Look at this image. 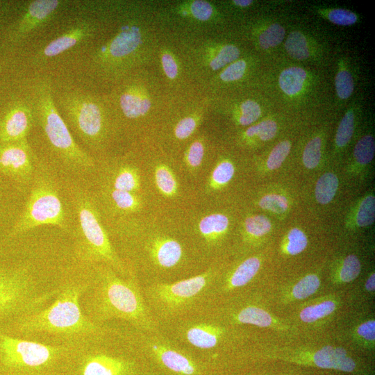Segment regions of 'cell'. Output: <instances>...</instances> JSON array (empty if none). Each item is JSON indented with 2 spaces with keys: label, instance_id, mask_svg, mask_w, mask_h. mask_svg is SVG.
I'll return each instance as SVG.
<instances>
[{
  "label": "cell",
  "instance_id": "1",
  "mask_svg": "<svg viewBox=\"0 0 375 375\" xmlns=\"http://www.w3.org/2000/svg\"><path fill=\"white\" fill-rule=\"evenodd\" d=\"M86 283L67 282L57 288L52 304L17 318L16 327L23 333H45L73 341L87 340L98 333V326L81 310L80 299L88 290Z\"/></svg>",
  "mask_w": 375,
  "mask_h": 375
},
{
  "label": "cell",
  "instance_id": "2",
  "mask_svg": "<svg viewBox=\"0 0 375 375\" xmlns=\"http://www.w3.org/2000/svg\"><path fill=\"white\" fill-rule=\"evenodd\" d=\"M53 87L47 77L36 79L28 99L35 122L42 128L53 151L70 167L88 169L94 165L92 158L74 140L55 103Z\"/></svg>",
  "mask_w": 375,
  "mask_h": 375
},
{
  "label": "cell",
  "instance_id": "3",
  "mask_svg": "<svg viewBox=\"0 0 375 375\" xmlns=\"http://www.w3.org/2000/svg\"><path fill=\"white\" fill-rule=\"evenodd\" d=\"M57 108L60 109L84 143L98 147L107 127L105 106L96 95L80 88L67 87L53 90Z\"/></svg>",
  "mask_w": 375,
  "mask_h": 375
},
{
  "label": "cell",
  "instance_id": "4",
  "mask_svg": "<svg viewBox=\"0 0 375 375\" xmlns=\"http://www.w3.org/2000/svg\"><path fill=\"white\" fill-rule=\"evenodd\" d=\"M96 277L92 305L97 318L143 322L145 312L142 298L131 281L119 278L108 268H100Z\"/></svg>",
  "mask_w": 375,
  "mask_h": 375
},
{
  "label": "cell",
  "instance_id": "5",
  "mask_svg": "<svg viewBox=\"0 0 375 375\" xmlns=\"http://www.w3.org/2000/svg\"><path fill=\"white\" fill-rule=\"evenodd\" d=\"M145 38L141 27L135 22L121 26L116 34L92 55L97 71L108 78H119L138 62Z\"/></svg>",
  "mask_w": 375,
  "mask_h": 375
},
{
  "label": "cell",
  "instance_id": "6",
  "mask_svg": "<svg viewBox=\"0 0 375 375\" xmlns=\"http://www.w3.org/2000/svg\"><path fill=\"white\" fill-rule=\"evenodd\" d=\"M57 289L40 292L31 274L25 268L0 271V321L17 317L42 308Z\"/></svg>",
  "mask_w": 375,
  "mask_h": 375
},
{
  "label": "cell",
  "instance_id": "7",
  "mask_svg": "<svg viewBox=\"0 0 375 375\" xmlns=\"http://www.w3.org/2000/svg\"><path fill=\"white\" fill-rule=\"evenodd\" d=\"M76 208L79 224L78 256L87 262L104 261L122 270V264L92 201L81 194L76 197Z\"/></svg>",
  "mask_w": 375,
  "mask_h": 375
},
{
  "label": "cell",
  "instance_id": "8",
  "mask_svg": "<svg viewBox=\"0 0 375 375\" xmlns=\"http://www.w3.org/2000/svg\"><path fill=\"white\" fill-rule=\"evenodd\" d=\"M42 225L65 228L62 201L53 183L47 180L35 183L12 234H21Z\"/></svg>",
  "mask_w": 375,
  "mask_h": 375
},
{
  "label": "cell",
  "instance_id": "9",
  "mask_svg": "<svg viewBox=\"0 0 375 375\" xmlns=\"http://www.w3.org/2000/svg\"><path fill=\"white\" fill-rule=\"evenodd\" d=\"M68 348L22 340L0 331V360L3 365L15 369H38L47 366Z\"/></svg>",
  "mask_w": 375,
  "mask_h": 375
},
{
  "label": "cell",
  "instance_id": "10",
  "mask_svg": "<svg viewBox=\"0 0 375 375\" xmlns=\"http://www.w3.org/2000/svg\"><path fill=\"white\" fill-rule=\"evenodd\" d=\"M97 30V24L88 17H81L56 38L41 47L34 53L35 65L43 64L92 38Z\"/></svg>",
  "mask_w": 375,
  "mask_h": 375
},
{
  "label": "cell",
  "instance_id": "11",
  "mask_svg": "<svg viewBox=\"0 0 375 375\" xmlns=\"http://www.w3.org/2000/svg\"><path fill=\"white\" fill-rule=\"evenodd\" d=\"M62 5L58 0H34L30 1L19 19L11 26L8 43L19 44L33 32L49 22Z\"/></svg>",
  "mask_w": 375,
  "mask_h": 375
},
{
  "label": "cell",
  "instance_id": "12",
  "mask_svg": "<svg viewBox=\"0 0 375 375\" xmlns=\"http://www.w3.org/2000/svg\"><path fill=\"white\" fill-rule=\"evenodd\" d=\"M34 122L33 111L28 98L12 101L0 119V144L27 140Z\"/></svg>",
  "mask_w": 375,
  "mask_h": 375
},
{
  "label": "cell",
  "instance_id": "13",
  "mask_svg": "<svg viewBox=\"0 0 375 375\" xmlns=\"http://www.w3.org/2000/svg\"><path fill=\"white\" fill-rule=\"evenodd\" d=\"M34 156L27 140L0 144V170L19 181L29 179Z\"/></svg>",
  "mask_w": 375,
  "mask_h": 375
},
{
  "label": "cell",
  "instance_id": "14",
  "mask_svg": "<svg viewBox=\"0 0 375 375\" xmlns=\"http://www.w3.org/2000/svg\"><path fill=\"white\" fill-rule=\"evenodd\" d=\"M287 360L322 369H331L346 372H353L356 367L354 360L342 347L325 346L312 353L292 356Z\"/></svg>",
  "mask_w": 375,
  "mask_h": 375
},
{
  "label": "cell",
  "instance_id": "15",
  "mask_svg": "<svg viewBox=\"0 0 375 375\" xmlns=\"http://www.w3.org/2000/svg\"><path fill=\"white\" fill-rule=\"evenodd\" d=\"M208 275L202 274L171 284H158L156 297L168 307H176L198 294L206 285Z\"/></svg>",
  "mask_w": 375,
  "mask_h": 375
},
{
  "label": "cell",
  "instance_id": "16",
  "mask_svg": "<svg viewBox=\"0 0 375 375\" xmlns=\"http://www.w3.org/2000/svg\"><path fill=\"white\" fill-rule=\"evenodd\" d=\"M118 103L123 115L131 119L145 115L151 106L147 91L136 84L125 86L119 95Z\"/></svg>",
  "mask_w": 375,
  "mask_h": 375
},
{
  "label": "cell",
  "instance_id": "17",
  "mask_svg": "<svg viewBox=\"0 0 375 375\" xmlns=\"http://www.w3.org/2000/svg\"><path fill=\"white\" fill-rule=\"evenodd\" d=\"M129 369V364L122 359L93 354L85 359L82 375H126Z\"/></svg>",
  "mask_w": 375,
  "mask_h": 375
},
{
  "label": "cell",
  "instance_id": "18",
  "mask_svg": "<svg viewBox=\"0 0 375 375\" xmlns=\"http://www.w3.org/2000/svg\"><path fill=\"white\" fill-rule=\"evenodd\" d=\"M311 76L304 68L298 66L288 67L278 76L279 88L288 97L294 99L306 92L310 84Z\"/></svg>",
  "mask_w": 375,
  "mask_h": 375
},
{
  "label": "cell",
  "instance_id": "19",
  "mask_svg": "<svg viewBox=\"0 0 375 375\" xmlns=\"http://www.w3.org/2000/svg\"><path fill=\"white\" fill-rule=\"evenodd\" d=\"M238 47L230 43H217L207 46L202 53L205 65L212 71L222 70L240 56Z\"/></svg>",
  "mask_w": 375,
  "mask_h": 375
},
{
  "label": "cell",
  "instance_id": "20",
  "mask_svg": "<svg viewBox=\"0 0 375 375\" xmlns=\"http://www.w3.org/2000/svg\"><path fill=\"white\" fill-rule=\"evenodd\" d=\"M151 350L161 363L169 369L183 375L196 374V365L183 354L162 345L153 344Z\"/></svg>",
  "mask_w": 375,
  "mask_h": 375
},
{
  "label": "cell",
  "instance_id": "21",
  "mask_svg": "<svg viewBox=\"0 0 375 375\" xmlns=\"http://www.w3.org/2000/svg\"><path fill=\"white\" fill-rule=\"evenodd\" d=\"M284 47L290 57L299 61L311 59L317 52V44L313 40L298 30L292 31L288 35Z\"/></svg>",
  "mask_w": 375,
  "mask_h": 375
},
{
  "label": "cell",
  "instance_id": "22",
  "mask_svg": "<svg viewBox=\"0 0 375 375\" xmlns=\"http://www.w3.org/2000/svg\"><path fill=\"white\" fill-rule=\"evenodd\" d=\"M152 254L160 266L170 268L179 262L183 254V249L176 240L162 238L157 240L153 243Z\"/></svg>",
  "mask_w": 375,
  "mask_h": 375
},
{
  "label": "cell",
  "instance_id": "23",
  "mask_svg": "<svg viewBox=\"0 0 375 375\" xmlns=\"http://www.w3.org/2000/svg\"><path fill=\"white\" fill-rule=\"evenodd\" d=\"M177 12L182 17L201 23L210 22L217 15V10L214 6L203 0L183 2L178 6Z\"/></svg>",
  "mask_w": 375,
  "mask_h": 375
},
{
  "label": "cell",
  "instance_id": "24",
  "mask_svg": "<svg viewBox=\"0 0 375 375\" xmlns=\"http://www.w3.org/2000/svg\"><path fill=\"white\" fill-rule=\"evenodd\" d=\"M222 330L217 326L200 324L189 328L186 333L188 342L200 349H210L218 342Z\"/></svg>",
  "mask_w": 375,
  "mask_h": 375
},
{
  "label": "cell",
  "instance_id": "25",
  "mask_svg": "<svg viewBox=\"0 0 375 375\" xmlns=\"http://www.w3.org/2000/svg\"><path fill=\"white\" fill-rule=\"evenodd\" d=\"M334 83L335 94L340 101H345L351 97L355 89V80L345 59L338 60Z\"/></svg>",
  "mask_w": 375,
  "mask_h": 375
},
{
  "label": "cell",
  "instance_id": "26",
  "mask_svg": "<svg viewBox=\"0 0 375 375\" xmlns=\"http://www.w3.org/2000/svg\"><path fill=\"white\" fill-rule=\"evenodd\" d=\"M358 109L357 104L351 105L341 119L335 137V144L337 148H344L350 142L356 127Z\"/></svg>",
  "mask_w": 375,
  "mask_h": 375
},
{
  "label": "cell",
  "instance_id": "27",
  "mask_svg": "<svg viewBox=\"0 0 375 375\" xmlns=\"http://www.w3.org/2000/svg\"><path fill=\"white\" fill-rule=\"evenodd\" d=\"M228 218L224 214L214 213L203 217L199 223L201 234L208 240H213L226 232Z\"/></svg>",
  "mask_w": 375,
  "mask_h": 375
},
{
  "label": "cell",
  "instance_id": "28",
  "mask_svg": "<svg viewBox=\"0 0 375 375\" xmlns=\"http://www.w3.org/2000/svg\"><path fill=\"white\" fill-rule=\"evenodd\" d=\"M314 10L318 15L337 26H349L359 21L358 15L347 8L315 7Z\"/></svg>",
  "mask_w": 375,
  "mask_h": 375
},
{
  "label": "cell",
  "instance_id": "29",
  "mask_svg": "<svg viewBox=\"0 0 375 375\" xmlns=\"http://www.w3.org/2000/svg\"><path fill=\"white\" fill-rule=\"evenodd\" d=\"M260 261L256 257H251L243 261L233 272L228 281L231 288H239L247 284L257 274Z\"/></svg>",
  "mask_w": 375,
  "mask_h": 375
},
{
  "label": "cell",
  "instance_id": "30",
  "mask_svg": "<svg viewBox=\"0 0 375 375\" xmlns=\"http://www.w3.org/2000/svg\"><path fill=\"white\" fill-rule=\"evenodd\" d=\"M233 118L240 126H251L262 115V107L256 101L244 99L233 108Z\"/></svg>",
  "mask_w": 375,
  "mask_h": 375
},
{
  "label": "cell",
  "instance_id": "31",
  "mask_svg": "<svg viewBox=\"0 0 375 375\" xmlns=\"http://www.w3.org/2000/svg\"><path fill=\"white\" fill-rule=\"evenodd\" d=\"M285 36V28L278 23H272L265 26L258 31L256 42L260 49L267 50L281 44Z\"/></svg>",
  "mask_w": 375,
  "mask_h": 375
},
{
  "label": "cell",
  "instance_id": "32",
  "mask_svg": "<svg viewBox=\"0 0 375 375\" xmlns=\"http://www.w3.org/2000/svg\"><path fill=\"white\" fill-rule=\"evenodd\" d=\"M339 185L335 174L327 172L322 175L316 183L315 197L321 204H327L334 198Z\"/></svg>",
  "mask_w": 375,
  "mask_h": 375
},
{
  "label": "cell",
  "instance_id": "33",
  "mask_svg": "<svg viewBox=\"0 0 375 375\" xmlns=\"http://www.w3.org/2000/svg\"><path fill=\"white\" fill-rule=\"evenodd\" d=\"M139 187V175L137 170L131 167H121L113 178L112 189L133 192Z\"/></svg>",
  "mask_w": 375,
  "mask_h": 375
},
{
  "label": "cell",
  "instance_id": "34",
  "mask_svg": "<svg viewBox=\"0 0 375 375\" xmlns=\"http://www.w3.org/2000/svg\"><path fill=\"white\" fill-rule=\"evenodd\" d=\"M237 321L241 324L255 325L259 327H268L272 324V315L265 310L256 307L248 306L237 315Z\"/></svg>",
  "mask_w": 375,
  "mask_h": 375
},
{
  "label": "cell",
  "instance_id": "35",
  "mask_svg": "<svg viewBox=\"0 0 375 375\" xmlns=\"http://www.w3.org/2000/svg\"><path fill=\"white\" fill-rule=\"evenodd\" d=\"M278 131V124L272 119H266L251 125L244 132L247 139H257L262 142L272 140Z\"/></svg>",
  "mask_w": 375,
  "mask_h": 375
},
{
  "label": "cell",
  "instance_id": "36",
  "mask_svg": "<svg viewBox=\"0 0 375 375\" xmlns=\"http://www.w3.org/2000/svg\"><path fill=\"white\" fill-rule=\"evenodd\" d=\"M155 181L159 191L165 197H174L178 190L177 181L171 169L165 165H159L155 170Z\"/></svg>",
  "mask_w": 375,
  "mask_h": 375
},
{
  "label": "cell",
  "instance_id": "37",
  "mask_svg": "<svg viewBox=\"0 0 375 375\" xmlns=\"http://www.w3.org/2000/svg\"><path fill=\"white\" fill-rule=\"evenodd\" d=\"M336 309V303L332 300H326L304 308L299 314L301 321L312 323L332 314Z\"/></svg>",
  "mask_w": 375,
  "mask_h": 375
},
{
  "label": "cell",
  "instance_id": "38",
  "mask_svg": "<svg viewBox=\"0 0 375 375\" xmlns=\"http://www.w3.org/2000/svg\"><path fill=\"white\" fill-rule=\"evenodd\" d=\"M249 69L245 58H238L223 68L218 74V81L223 83H232L242 79Z\"/></svg>",
  "mask_w": 375,
  "mask_h": 375
},
{
  "label": "cell",
  "instance_id": "39",
  "mask_svg": "<svg viewBox=\"0 0 375 375\" xmlns=\"http://www.w3.org/2000/svg\"><path fill=\"white\" fill-rule=\"evenodd\" d=\"M374 153V138L372 135H365L356 144L353 155L356 162L365 165L372 162Z\"/></svg>",
  "mask_w": 375,
  "mask_h": 375
},
{
  "label": "cell",
  "instance_id": "40",
  "mask_svg": "<svg viewBox=\"0 0 375 375\" xmlns=\"http://www.w3.org/2000/svg\"><path fill=\"white\" fill-rule=\"evenodd\" d=\"M319 286V278L316 274H310L303 277L294 285L291 294L296 299H304L315 294Z\"/></svg>",
  "mask_w": 375,
  "mask_h": 375
},
{
  "label": "cell",
  "instance_id": "41",
  "mask_svg": "<svg viewBox=\"0 0 375 375\" xmlns=\"http://www.w3.org/2000/svg\"><path fill=\"white\" fill-rule=\"evenodd\" d=\"M322 156V139L315 136L306 144L303 152V162L308 169L315 168L320 162Z\"/></svg>",
  "mask_w": 375,
  "mask_h": 375
},
{
  "label": "cell",
  "instance_id": "42",
  "mask_svg": "<svg viewBox=\"0 0 375 375\" xmlns=\"http://www.w3.org/2000/svg\"><path fill=\"white\" fill-rule=\"evenodd\" d=\"M234 173L235 167L231 161L227 160L221 161L211 174L210 187L216 189L226 185L233 177Z\"/></svg>",
  "mask_w": 375,
  "mask_h": 375
},
{
  "label": "cell",
  "instance_id": "43",
  "mask_svg": "<svg viewBox=\"0 0 375 375\" xmlns=\"http://www.w3.org/2000/svg\"><path fill=\"white\" fill-rule=\"evenodd\" d=\"M361 271V264L356 255L347 256L339 269L337 278L341 283H350L355 280Z\"/></svg>",
  "mask_w": 375,
  "mask_h": 375
},
{
  "label": "cell",
  "instance_id": "44",
  "mask_svg": "<svg viewBox=\"0 0 375 375\" xmlns=\"http://www.w3.org/2000/svg\"><path fill=\"white\" fill-rule=\"evenodd\" d=\"M110 195L116 208L121 211L132 212L139 206V200L133 192L112 189Z\"/></svg>",
  "mask_w": 375,
  "mask_h": 375
},
{
  "label": "cell",
  "instance_id": "45",
  "mask_svg": "<svg viewBox=\"0 0 375 375\" xmlns=\"http://www.w3.org/2000/svg\"><path fill=\"white\" fill-rule=\"evenodd\" d=\"M375 219V198L368 195L360 202L356 215L358 226L366 227L372 225Z\"/></svg>",
  "mask_w": 375,
  "mask_h": 375
},
{
  "label": "cell",
  "instance_id": "46",
  "mask_svg": "<svg viewBox=\"0 0 375 375\" xmlns=\"http://www.w3.org/2000/svg\"><path fill=\"white\" fill-rule=\"evenodd\" d=\"M244 228L249 235L261 237L269 232L272 228V223L265 216L253 215L245 219Z\"/></svg>",
  "mask_w": 375,
  "mask_h": 375
},
{
  "label": "cell",
  "instance_id": "47",
  "mask_svg": "<svg viewBox=\"0 0 375 375\" xmlns=\"http://www.w3.org/2000/svg\"><path fill=\"white\" fill-rule=\"evenodd\" d=\"M307 244L306 235L299 228H293L288 233L285 249L290 255H297L306 248Z\"/></svg>",
  "mask_w": 375,
  "mask_h": 375
},
{
  "label": "cell",
  "instance_id": "48",
  "mask_svg": "<svg viewBox=\"0 0 375 375\" xmlns=\"http://www.w3.org/2000/svg\"><path fill=\"white\" fill-rule=\"evenodd\" d=\"M291 143L288 140L281 141L278 143L269 153L267 167L270 170H274L280 167L290 152Z\"/></svg>",
  "mask_w": 375,
  "mask_h": 375
},
{
  "label": "cell",
  "instance_id": "49",
  "mask_svg": "<svg viewBox=\"0 0 375 375\" xmlns=\"http://www.w3.org/2000/svg\"><path fill=\"white\" fill-rule=\"evenodd\" d=\"M258 204L261 208L276 214H283L288 208L286 197L277 194L265 195L259 201Z\"/></svg>",
  "mask_w": 375,
  "mask_h": 375
},
{
  "label": "cell",
  "instance_id": "50",
  "mask_svg": "<svg viewBox=\"0 0 375 375\" xmlns=\"http://www.w3.org/2000/svg\"><path fill=\"white\" fill-rule=\"evenodd\" d=\"M205 148L203 143L199 140L193 142L185 153V161L192 168H197L203 161Z\"/></svg>",
  "mask_w": 375,
  "mask_h": 375
},
{
  "label": "cell",
  "instance_id": "51",
  "mask_svg": "<svg viewBox=\"0 0 375 375\" xmlns=\"http://www.w3.org/2000/svg\"><path fill=\"white\" fill-rule=\"evenodd\" d=\"M160 62L162 71L169 80H175L179 74V67L174 54L168 51L162 53Z\"/></svg>",
  "mask_w": 375,
  "mask_h": 375
},
{
  "label": "cell",
  "instance_id": "52",
  "mask_svg": "<svg viewBox=\"0 0 375 375\" xmlns=\"http://www.w3.org/2000/svg\"><path fill=\"white\" fill-rule=\"evenodd\" d=\"M198 119L193 116H188L181 119L174 128V135L179 140L189 138L197 126Z\"/></svg>",
  "mask_w": 375,
  "mask_h": 375
},
{
  "label": "cell",
  "instance_id": "53",
  "mask_svg": "<svg viewBox=\"0 0 375 375\" xmlns=\"http://www.w3.org/2000/svg\"><path fill=\"white\" fill-rule=\"evenodd\" d=\"M357 333L366 340L374 342L375 339L374 320H369L360 324L357 328Z\"/></svg>",
  "mask_w": 375,
  "mask_h": 375
},
{
  "label": "cell",
  "instance_id": "54",
  "mask_svg": "<svg viewBox=\"0 0 375 375\" xmlns=\"http://www.w3.org/2000/svg\"><path fill=\"white\" fill-rule=\"evenodd\" d=\"M253 2L252 0H233L231 4L238 8H247L250 7Z\"/></svg>",
  "mask_w": 375,
  "mask_h": 375
},
{
  "label": "cell",
  "instance_id": "55",
  "mask_svg": "<svg viewBox=\"0 0 375 375\" xmlns=\"http://www.w3.org/2000/svg\"><path fill=\"white\" fill-rule=\"evenodd\" d=\"M365 288L369 292H372L375 290V274L372 273L367 278L365 283Z\"/></svg>",
  "mask_w": 375,
  "mask_h": 375
},
{
  "label": "cell",
  "instance_id": "56",
  "mask_svg": "<svg viewBox=\"0 0 375 375\" xmlns=\"http://www.w3.org/2000/svg\"><path fill=\"white\" fill-rule=\"evenodd\" d=\"M8 6V3L7 2H4L2 1H0V13L3 12V10H5Z\"/></svg>",
  "mask_w": 375,
  "mask_h": 375
}]
</instances>
